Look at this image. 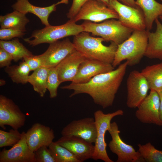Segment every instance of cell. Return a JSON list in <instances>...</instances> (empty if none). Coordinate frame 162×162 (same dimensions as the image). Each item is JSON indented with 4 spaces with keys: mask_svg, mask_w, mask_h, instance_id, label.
<instances>
[{
    "mask_svg": "<svg viewBox=\"0 0 162 162\" xmlns=\"http://www.w3.org/2000/svg\"><path fill=\"white\" fill-rule=\"evenodd\" d=\"M128 62L120 64L110 72L101 74L92 77L87 82L72 84L62 86L63 89L72 90V97L80 94L89 95L96 104L105 109L112 106L125 74Z\"/></svg>",
    "mask_w": 162,
    "mask_h": 162,
    "instance_id": "obj_1",
    "label": "cell"
},
{
    "mask_svg": "<svg viewBox=\"0 0 162 162\" xmlns=\"http://www.w3.org/2000/svg\"><path fill=\"white\" fill-rule=\"evenodd\" d=\"M104 40L94 37L89 33L83 32L74 36L73 43L76 50L86 58L111 64L113 63L118 45L111 42L108 46L103 44Z\"/></svg>",
    "mask_w": 162,
    "mask_h": 162,
    "instance_id": "obj_2",
    "label": "cell"
},
{
    "mask_svg": "<svg viewBox=\"0 0 162 162\" xmlns=\"http://www.w3.org/2000/svg\"><path fill=\"white\" fill-rule=\"evenodd\" d=\"M148 41L147 30H134L127 40L118 45L112 66L115 68L124 60L128 62V66L139 64L145 56Z\"/></svg>",
    "mask_w": 162,
    "mask_h": 162,
    "instance_id": "obj_3",
    "label": "cell"
},
{
    "mask_svg": "<svg viewBox=\"0 0 162 162\" xmlns=\"http://www.w3.org/2000/svg\"><path fill=\"white\" fill-rule=\"evenodd\" d=\"M76 22L69 19L62 25H50L41 29L34 30L30 37L23 40L29 45L34 46L43 43L50 44L69 36H75L83 32L82 25Z\"/></svg>",
    "mask_w": 162,
    "mask_h": 162,
    "instance_id": "obj_4",
    "label": "cell"
},
{
    "mask_svg": "<svg viewBox=\"0 0 162 162\" xmlns=\"http://www.w3.org/2000/svg\"><path fill=\"white\" fill-rule=\"evenodd\" d=\"M83 32L103 38L106 41L120 44L127 40L134 30L123 26L119 20L111 19L97 23L85 20L81 24Z\"/></svg>",
    "mask_w": 162,
    "mask_h": 162,
    "instance_id": "obj_5",
    "label": "cell"
},
{
    "mask_svg": "<svg viewBox=\"0 0 162 162\" xmlns=\"http://www.w3.org/2000/svg\"><path fill=\"white\" fill-rule=\"evenodd\" d=\"M123 111L118 110L112 113L105 114L101 110H98L94 113V118L97 131V137L94 143V149L92 159L97 160H100L105 162H113L109 157L106 151V143L105 135L109 129L111 121L115 117L122 116Z\"/></svg>",
    "mask_w": 162,
    "mask_h": 162,
    "instance_id": "obj_6",
    "label": "cell"
},
{
    "mask_svg": "<svg viewBox=\"0 0 162 162\" xmlns=\"http://www.w3.org/2000/svg\"><path fill=\"white\" fill-rule=\"evenodd\" d=\"M108 131L112 138L108 146L110 151L117 155L116 162H145L138 151H136L132 146L126 143L121 138L120 131L116 122L111 123Z\"/></svg>",
    "mask_w": 162,
    "mask_h": 162,
    "instance_id": "obj_7",
    "label": "cell"
},
{
    "mask_svg": "<svg viewBox=\"0 0 162 162\" xmlns=\"http://www.w3.org/2000/svg\"><path fill=\"white\" fill-rule=\"evenodd\" d=\"M126 84L127 106L130 108H136L147 95L150 89L148 83L141 72L133 70L129 74Z\"/></svg>",
    "mask_w": 162,
    "mask_h": 162,
    "instance_id": "obj_8",
    "label": "cell"
},
{
    "mask_svg": "<svg viewBox=\"0 0 162 162\" xmlns=\"http://www.w3.org/2000/svg\"><path fill=\"white\" fill-rule=\"evenodd\" d=\"M109 8L117 13L118 20L124 26L134 30H146L144 17L141 9L119 2L118 0H110Z\"/></svg>",
    "mask_w": 162,
    "mask_h": 162,
    "instance_id": "obj_9",
    "label": "cell"
},
{
    "mask_svg": "<svg viewBox=\"0 0 162 162\" xmlns=\"http://www.w3.org/2000/svg\"><path fill=\"white\" fill-rule=\"evenodd\" d=\"M111 19H118L115 10L97 1L90 0L82 6L72 20L75 22L84 20L98 23Z\"/></svg>",
    "mask_w": 162,
    "mask_h": 162,
    "instance_id": "obj_10",
    "label": "cell"
},
{
    "mask_svg": "<svg viewBox=\"0 0 162 162\" xmlns=\"http://www.w3.org/2000/svg\"><path fill=\"white\" fill-rule=\"evenodd\" d=\"M150 90L149 94L137 107L135 116L142 123L162 126L160 118L159 97L157 91Z\"/></svg>",
    "mask_w": 162,
    "mask_h": 162,
    "instance_id": "obj_11",
    "label": "cell"
},
{
    "mask_svg": "<svg viewBox=\"0 0 162 162\" xmlns=\"http://www.w3.org/2000/svg\"><path fill=\"white\" fill-rule=\"evenodd\" d=\"M26 120V115L19 106L11 99L0 95V127L5 130V126L9 125L18 129L24 125Z\"/></svg>",
    "mask_w": 162,
    "mask_h": 162,
    "instance_id": "obj_12",
    "label": "cell"
},
{
    "mask_svg": "<svg viewBox=\"0 0 162 162\" xmlns=\"http://www.w3.org/2000/svg\"><path fill=\"white\" fill-rule=\"evenodd\" d=\"M62 136H74L94 143L97 131L94 118L86 117L71 121L62 129Z\"/></svg>",
    "mask_w": 162,
    "mask_h": 162,
    "instance_id": "obj_13",
    "label": "cell"
},
{
    "mask_svg": "<svg viewBox=\"0 0 162 162\" xmlns=\"http://www.w3.org/2000/svg\"><path fill=\"white\" fill-rule=\"evenodd\" d=\"M75 50L73 42L68 38L50 44L47 50L40 55L43 62V66L48 68L56 67Z\"/></svg>",
    "mask_w": 162,
    "mask_h": 162,
    "instance_id": "obj_14",
    "label": "cell"
},
{
    "mask_svg": "<svg viewBox=\"0 0 162 162\" xmlns=\"http://www.w3.org/2000/svg\"><path fill=\"white\" fill-rule=\"evenodd\" d=\"M114 69L111 64L99 61L86 58L80 64L72 84H81L88 82L92 77Z\"/></svg>",
    "mask_w": 162,
    "mask_h": 162,
    "instance_id": "obj_15",
    "label": "cell"
},
{
    "mask_svg": "<svg viewBox=\"0 0 162 162\" xmlns=\"http://www.w3.org/2000/svg\"><path fill=\"white\" fill-rule=\"evenodd\" d=\"M20 140L9 149H3L0 152V162H36L34 152L29 148L26 132H22Z\"/></svg>",
    "mask_w": 162,
    "mask_h": 162,
    "instance_id": "obj_16",
    "label": "cell"
},
{
    "mask_svg": "<svg viewBox=\"0 0 162 162\" xmlns=\"http://www.w3.org/2000/svg\"><path fill=\"white\" fill-rule=\"evenodd\" d=\"M56 142L70 151L80 162L92 158L94 146L81 138L74 136H62Z\"/></svg>",
    "mask_w": 162,
    "mask_h": 162,
    "instance_id": "obj_17",
    "label": "cell"
},
{
    "mask_svg": "<svg viewBox=\"0 0 162 162\" xmlns=\"http://www.w3.org/2000/svg\"><path fill=\"white\" fill-rule=\"evenodd\" d=\"M26 137L29 148L34 152L42 146L48 147L55 138L52 129L39 123H34L28 129Z\"/></svg>",
    "mask_w": 162,
    "mask_h": 162,
    "instance_id": "obj_18",
    "label": "cell"
},
{
    "mask_svg": "<svg viewBox=\"0 0 162 162\" xmlns=\"http://www.w3.org/2000/svg\"><path fill=\"white\" fill-rule=\"evenodd\" d=\"M69 0H61L57 3L46 7H40L32 4L28 0H17L11 6L14 10H18L24 14H32L37 16L42 23L45 26L50 24L48 18L50 14L56 10V6L61 4H67Z\"/></svg>",
    "mask_w": 162,
    "mask_h": 162,
    "instance_id": "obj_19",
    "label": "cell"
},
{
    "mask_svg": "<svg viewBox=\"0 0 162 162\" xmlns=\"http://www.w3.org/2000/svg\"><path fill=\"white\" fill-rule=\"evenodd\" d=\"M86 59L76 50L61 61L56 66L61 83L72 82L77 73L80 64Z\"/></svg>",
    "mask_w": 162,
    "mask_h": 162,
    "instance_id": "obj_20",
    "label": "cell"
},
{
    "mask_svg": "<svg viewBox=\"0 0 162 162\" xmlns=\"http://www.w3.org/2000/svg\"><path fill=\"white\" fill-rule=\"evenodd\" d=\"M155 22L156 25L155 31L151 32L147 30L148 41L145 56L150 59L162 60V24L158 18Z\"/></svg>",
    "mask_w": 162,
    "mask_h": 162,
    "instance_id": "obj_21",
    "label": "cell"
},
{
    "mask_svg": "<svg viewBox=\"0 0 162 162\" xmlns=\"http://www.w3.org/2000/svg\"><path fill=\"white\" fill-rule=\"evenodd\" d=\"M135 2L143 13L146 30L150 31L155 20L162 16V4L155 0H136Z\"/></svg>",
    "mask_w": 162,
    "mask_h": 162,
    "instance_id": "obj_22",
    "label": "cell"
},
{
    "mask_svg": "<svg viewBox=\"0 0 162 162\" xmlns=\"http://www.w3.org/2000/svg\"><path fill=\"white\" fill-rule=\"evenodd\" d=\"M29 22L26 14L17 10L0 16L1 28H9L26 31V26Z\"/></svg>",
    "mask_w": 162,
    "mask_h": 162,
    "instance_id": "obj_23",
    "label": "cell"
},
{
    "mask_svg": "<svg viewBox=\"0 0 162 162\" xmlns=\"http://www.w3.org/2000/svg\"><path fill=\"white\" fill-rule=\"evenodd\" d=\"M0 48L8 52L12 56L13 60L16 62L33 55L32 52L20 42L18 38L8 41L0 40Z\"/></svg>",
    "mask_w": 162,
    "mask_h": 162,
    "instance_id": "obj_24",
    "label": "cell"
},
{
    "mask_svg": "<svg viewBox=\"0 0 162 162\" xmlns=\"http://www.w3.org/2000/svg\"><path fill=\"white\" fill-rule=\"evenodd\" d=\"M141 73L147 80L150 90L162 89V62L146 66Z\"/></svg>",
    "mask_w": 162,
    "mask_h": 162,
    "instance_id": "obj_25",
    "label": "cell"
},
{
    "mask_svg": "<svg viewBox=\"0 0 162 162\" xmlns=\"http://www.w3.org/2000/svg\"><path fill=\"white\" fill-rule=\"evenodd\" d=\"M49 68L42 66L34 71L29 75L28 82L32 86L34 90L37 92L40 97H43L46 93V81Z\"/></svg>",
    "mask_w": 162,
    "mask_h": 162,
    "instance_id": "obj_26",
    "label": "cell"
},
{
    "mask_svg": "<svg viewBox=\"0 0 162 162\" xmlns=\"http://www.w3.org/2000/svg\"><path fill=\"white\" fill-rule=\"evenodd\" d=\"M5 71L14 82L25 84L28 82L29 73L31 71L27 64L23 61L18 65L6 67Z\"/></svg>",
    "mask_w": 162,
    "mask_h": 162,
    "instance_id": "obj_27",
    "label": "cell"
},
{
    "mask_svg": "<svg viewBox=\"0 0 162 162\" xmlns=\"http://www.w3.org/2000/svg\"><path fill=\"white\" fill-rule=\"evenodd\" d=\"M48 148L56 162H80L70 151L56 141H53Z\"/></svg>",
    "mask_w": 162,
    "mask_h": 162,
    "instance_id": "obj_28",
    "label": "cell"
},
{
    "mask_svg": "<svg viewBox=\"0 0 162 162\" xmlns=\"http://www.w3.org/2000/svg\"><path fill=\"white\" fill-rule=\"evenodd\" d=\"M137 145L138 151L145 162H162V151L157 149L150 142Z\"/></svg>",
    "mask_w": 162,
    "mask_h": 162,
    "instance_id": "obj_29",
    "label": "cell"
},
{
    "mask_svg": "<svg viewBox=\"0 0 162 162\" xmlns=\"http://www.w3.org/2000/svg\"><path fill=\"white\" fill-rule=\"evenodd\" d=\"M22 133L18 129H12L8 132L0 130V147L13 146L21 139Z\"/></svg>",
    "mask_w": 162,
    "mask_h": 162,
    "instance_id": "obj_30",
    "label": "cell"
},
{
    "mask_svg": "<svg viewBox=\"0 0 162 162\" xmlns=\"http://www.w3.org/2000/svg\"><path fill=\"white\" fill-rule=\"evenodd\" d=\"M49 68L46 81V88L50 93V98H53L57 96L58 88L61 83L58 79L56 67Z\"/></svg>",
    "mask_w": 162,
    "mask_h": 162,
    "instance_id": "obj_31",
    "label": "cell"
},
{
    "mask_svg": "<svg viewBox=\"0 0 162 162\" xmlns=\"http://www.w3.org/2000/svg\"><path fill=\"white\" fill-rule=\"evenodd\" d=\"M48 147L42 146L34 152L36 162H56Z\"/></svg>",
    "mask_w": 162,
    "mask_h": 162,
    "instance_id": "obj_32",
    "label": "cell"
},
{
    "mask_svg": "<svg viewBox=\"0 0 162 162\" xmlns=\"http://www.w3.org/2000/svg\"><path fill=\"white\" fill-rule=\"evenodd\" d=\"M25 32L9 28L0 29V40L8 41L15 38H22L25 34Z\"/></svg>",
    "mask_w": 162,
    "mask_h": 162,
    "instance_id": "obj_33",
    "label": "cell"
},
{
    "mask_svg": "<svg viewBox=\"0 0 162 162\" xmlns=\"http://www.w3.org/2000/svg\"><path fill=\"white\" fill-rule=\"evenodd\" d=\"M90 0H73L71 6L67 14L69 19H73L77 15L82 6Z\"/></svg>",
    "mask_w": 162,
    "mask_h": 162,
    "instance_id": "obj_34",
    "label": "cell"
},
{
    "mask_svg": "<svg viewBox=\"0 0 162 162\" xmlns=\"http://www.w3.org/2000/svg\"><path fill=\"white\" fill-rule=\"evenodd\" d=\"M23 60L27 64L31 71L34 70L43 66V62L40 55L34 56L24 58Z\"/></svg>",
    "mask_w": 162,
    "mask_h": 162,
    "instance_id": "obj_35",
    "label": "cell"
},
{
    "mask_svg": "<svg viewBox=\"0 0 162 162\" xmlns=\"http://www.w3.org/2000/svg\"><path fill=\"white\" fill-rule=\"evenodd\" d=\"M13 58L4 49L0 48V67L10 66Z\"/></svg>",
    "mask_w": 162,
    "mask_h": 162,
    "instance_id": "obj_36",
    "label": "cell"
},
{
    "mask_svg": "<svg viewBox=\"0 0 162 162\" xmlns=\"http://www.w3.org/2000/svg\"><path fill=\"white\" fill-rule=\"evenodd\" d=\"M160 98V118L162 124V89L157 91Z\"/></svg>",
    "mask_w": 162,
    "mask_h": 162,
    "instance_id": "obj_37",
    "label": "cell"
},
{
    "mask_svg": "<svg viewBox=\"0 0 162 162\" xmlns=\"http://www.w3.org/2000/svg\"><path fill=\"white\" fill-rule=\"evenodd\" d=\"M122 2L123 4L126 5L134 8H137V6L134 0H118Z\"/></svg>",
    "mask_w": 162,
    "mask_h": 162,
    "instance_id": "obj_38",
    "label": "cell"
},
{
    "mask_svg": "<svg viewBox=\"0 0 162 162\" xmlns=\"http://www.w3.org/2000/svg\"><path fill=\"white\" fill-rule=\"evenodd\" d=\"M104 4L109 8L110 2V0H96Z\"/></svg>",
    "mask_w": 162,
    "mask_h": 162,
    "instance_id": "obj_39",
    "label": "cell"
},
{
    "mask_svg": "<svg viewBox=\"0 0 162 162\" xmlns=\"http://www.w3.org/2000/svg\"><path fill=\"white\" fill-rule=\"evenodd\" d=\"M161 21L162 22V16H160L159 17Z\"/></svg>",
    "mask_w": 162,
    "mask_h": 162,
    "instance_id": "obj_40",
    "label": "cell"
},
{
    "mask_svg": "<svg viewBox=\"0 0 162 162\" xmlns=\"http://www.w3.org/2000/svg\"><path fill=\"white\" fill-rule=\"evenodd\" d=\"M161 0L162 2V0Z\"/></svg>",
    "mask_w": 162,
    "mask_h": 162,
    "instance_id": "obj_41",
    "label": "cell"
}]
</instances>
